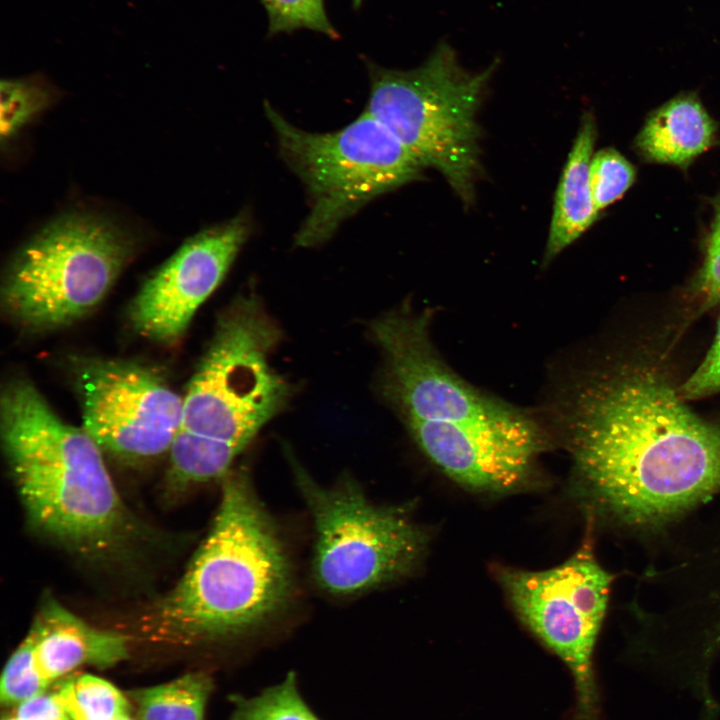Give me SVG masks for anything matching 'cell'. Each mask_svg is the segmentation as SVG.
I'll return each instance as SVG.
<instances>
[{
	"mask_svg": "<svg viewBox=\"0 0 720 720\" xmlns=\"http://www.w3.org/2000/svg\"><path fill=\"white\" fill-rule=\"evenodd\" d=\"M563 384L553 423L594 512L653 532L720 493V424L694 414L656 360H606Z\"/></svg>",
	"mask_w": 720,
	"mask_h": 720,
	"instance_id": "cell-1",
	"label": "cell"
},
{
	"mask_svg": "<svg viewBox=\"0 0 720 720\" xmlns=\"http://www.w3.org/2000/svg\"><path fill=\"white\" fill-rule=\"evenodd\" d=\"M51 684L36 668L28 647L21 642L2 672L1 703L7 708L48 690Z\"/></svg>",
	"mask_w": 720,
	"mask_h": 720,
	"instance_id": "cell-22",
	"label": "cell"
},
{
	"mask_svg": "<svg viewBox=\"0 0 720 720\" xmlns=\"http://www.w3.org/2000/svg\"><path fill=\"white\" fill-rule=\"evenodd\" d=\"M115 720H136V718H133L131 715H128V716L121 717V718H118Z\"/></svg>",
	"mask_w": 720,
	"mask_h": 720,
	"instance_id": "cell-28",
	"label": "cell"
},
{
	"mask_svg": "<svg viewBox=\"0 0 720 720\" xmlns=\"http://www.w3.org/2000/svg\"><path fill=\"white\" fill-rule=\"evenodd\" d=\"M295 578L280 533L244 471L223 478L210 530L149 626L184 641L254 632L289 607Z\"/></svg>",
	"mask_w": 720,
	"mask_h": 720,
	"instance_id": "cell-3",
	"label": "cell"
},
{
	"mask_svg": "<svg viewBox=\"0 0 720 720\" xmlns=\"http://www.w3.org/2000/svg\"><path fill=\"white\" fill-rule=\"evenodd\" d=\"M466 70L452 46L440 41L415 69L368 64L366 112L382 123L424 168L438 170L463 201L474 200L481 174L477 113L497 69Z\"/></svg>",
	"mask_w": 720,
	"mask_h": 720,
	"instance_id": "cell-6",
	"label": "cell"
},
{
	"mask_svg": "<svg viewBox=\"0 0 720 720\" xmlns=\"http://www.w3.org/2000/svg\"><path fill=\"white\" fill-rule=\"evenodd\" d=\"M133 250V237L110 219L64 214L11 261L3 284L5 309L31 330L71 324L104 299Z\"/></svg>",
	"mask_w": 720,
	"mask_h": 720,
	"instance_id": "cell-7",
	"label": "cell"
},
{
	"mask_svg": "<svg viewBox=\"0 0 720 720\" xmlns=\"http://www.w3.org/2000/svg\"><path fill=\"white\" fill-rule=\"evenodd\" d=\"M288 456L313 521L311 571L320 590L334 597L360 595L416 568L427 534L407 510L376 504L351 479L321 485Z\"/></svg>",
	"mask_w": 720,
	"mask_h": 720,
	"instance_id": "cell-9",
	"label": "cell"
},
{
	"mask_svg": "<svg viewBox=\"0 0 720 720\" xmlns=\"http://www.w3.org/2000/svg\"><path fill=\"white\" fill-rule=\"evenodd\" d=\"M596 136L595 119L586 112L556 189L543 266L577 240L599 217L589 179Z\"/></svg>",
	"mask_w": 720,
	"mask_h": 720,
	"instance_id": "cell-14",
	"label": "cell"
},
{
	"mask_svg": "<svg viewBox=\"0 0 720 720\" xmlns=\"http://www.w3.org/2000/svg\"><path fill=\"white\" fill-rule=\"evenodd\" d=\"M720 392V319L713 343L696 370L679 386L684 400Z\"/></svg>",
	"mask_w": 720,
	"mask_h": 720,
	"instance_id": "cell-24",
	"label": "cell"
},
{
	"mask_svg": "<svg viewBox=\"0 0 720 720\" xmlns=\"http://www.w3.org/2000/svg\"><path fill=\"white\" fill-rule=\"evenodd\" d=\"M233 701L232 720H319L302 699L293 672L256 697H234Z\"/></svg>",
	"mask_w": 720,
	"mask_h": 720,
	"instance_id": "cell-19",
	"label": "cell"
},
{
	"mask_svg": "<svg viewBox=\"0 0 720 720\" xmlns=\"http://www.w3.org/2000/svg\"><path fill=\"white\" fill-rule=\"evenodd\" d=\"M212 680L189 673L168 683L129 692L136 720H204Z\"/></svg>",
	"mask_w": 720,
	"mask_h": 720,
	"instance_id": "cell-16",
	"label": "cell"
},
{
	"mask_svg": "<svg viewBox=\"0 0 720 720\" xmlns=\"http://www.w3.org/2000/svg\"><path fill=\"white\" fill-rule=\"evenodd\" d=\"M52 89L40 78L3 79L0 85V133L9 141L44 111Z\"/></svg>",
	"mask_w": 720,
	"mask_h": 720,
	"instance_id": "cell-18",
	"label": "cell"
},
{
	"mask_svg": "<svg viewBox=\"0 0 720 720\" xmlns=\"http://www.w3.org/2000/svg\"><path fill=\"white\" fill-rule=\"evenodd\" d=\"M84 430L101 449L126 460L169 452L183 398L138 364L97 361L79 375Z\"/></svg>",
	"mask_w": 720,
	"mask_h": 720,
	"instance_id": "cell-11",
	"label": "cell"
},
{
	"mask_svg": "<svg viewBox=\"0 0 720 720\" xmlns=\"http://www.w3.org/2000/svg\"><path fill=\"white\" fill-rule=\"evenodd\" d=\"M268 15V34L290 33L305 28L338 39L328 19L324 0H261Z\"/></svg>",
	"mask_w": 720,
	"mask_h": 720,
	"instance_id": "cell-21",
	"label": "cell"
},
{
	"mask_svg": "<svg viewBox=\"0 0 720 720\" xmlns=\"http://www.w3.org/2000/svg\"><path fill=\"white\" fill-rule=\"evenodd\" d=\"M613 578L597 561L590 543L554 568L500 574L520 620L571 672L575 688L571 720H601L593 655Z\"/></svg>",
	"mask_w": 720,
	"mask_h": 720,
	"instance_id": "cell-10",
	"label": "cell"
},
{
	"mask_svg": "<svg viewBox=\"0 0 720 720\" xmlns=\"http://www.w3.org/2000/svg\"><path fill=\"white\" fill-rule=\"evenodd\" d=\"M18 720H72L56 691H45L13 708Z\"/></svg>",
	"mask_w": 720,
	"mask_h": 720,
	"instance_id": "cell-25",
	"label": "cell"
},
{
	"mask_svg": "<svg viewBox=\"0 0 720 720\" xmlns=\"http://www.w3.org/2000/svg\"><path fill=\"white\" fill-rule=\"evenodd\" d=\"M362 2L363 0H352L353 8L358 9L361 6Z\"/></svg>",
	"mask_w": 720,
	"mask_h": 720,
	"instance_id": "cell-27",
	"label": "cell"
},
{
	"mask_svg": "<svg viewBox=\"0 0 720 720\" xmlns=\"http://www.w3.org/2000/svg\"><path fill=\"white\" fill-rule=\"evenodd\" d=\"M633 165L617 150L604 148L593 154L589 179L593 202L600 213L621 198L635 180Z\"/></svg>",
	"mask_w": 720,
	"mask_h": 720,
	"instance_id": "cell-20",
	"label": "cell"
},
{
	"mask_svg": "<svg viewBox=\"0 0 720 720\" xmlns=\"http://www.w3.org/2000/svg\"><path fill=\"white\" fill-rule=\"evenodd\" d=\"M54 690L72 720H115L131 715L132 707L127 697L98 676H67Z\"/></svg>",
	"mask_w": 720,
	"mask_h": 720,
	"instance_id": "cell-17",
	"label": "cell"
},
{
	"mask_svg": "<svg viewBox=\"0 0 720 720\" xmlns=\"http://www.w3.org/2000/svg\"><path fill=\"white\" fill-rule=\"evenodd\" d=\"M249 232L248 216L240 214L185 241L137 293L130 308L134 328L156 341L179 338L223 281Z\"/></svg>",
	"mask_w": 720,
	"mask_h": 720,
	"instance_id": "cell-12",
	"label": "cell"
},
{
	"mask_svg": "<svg viewBox=\"0 0 720 720\" xmlns=\"http://www.w3.org/2000/svg\"><path fill=\"white\" fill-rule=\"evenodd\" d=\"M1 434L19 497L36 528L87 556L120 551L133 520L101 447L84 428L64 422L30 381L19 378L2 393Z\"/></svg>",
	"mask_w": 720,
	"mask_h": 720,
	"instance_id": "cell-4",
	"label": "cell"
},
{
	"mask_svg": "<svg viewBox=\"0 0 720 720\" xmlns=\"http://www.w3.org/2000/svg\"><path fill=\"white\" fill-rule=\"evenodd\" d=\"M714 215L705 257L694 282L699 310L704 312L720 302V194L714 199Z\"/></svg>",
	"mask_w": 720,
	"mask_h": 720,
	"instance_id": "cell-23",
	"label": "cell"
},
{
	"mask_svg": "<svg viewBox=\"0 0 720 720\" xmlns=\"http://www.w3.org/2000/svg\"><path fill=\"white\" fill-rule=\"evenodd\" d=\"M280 331L254 296L238 298L183 398L169 453L168 492L224 478L259 430L285 406L289 386L270 366Z\"/></svg>",
	"mask_w": 720,
	"mask_h": 720,
	"instance_id": "cell-5",
	"label": "cell"
},
{
	"mask_svg": "<svg viewBox=\"0 0 720 720\" xmlns=\"http://www.w3.org/2000/svg\"><path fill=\"white\" fill-rule=\"evenodd\" d=\"M2 720H18L10 711L3 715Z\"/></svg>",
	"mask_w": 720,
	"mask_h": 720,
	"instance_id": "cell-26",
	"label": "cell"
},
{
	"mask_svg": "<svg viewBox=\"0 0 720 720\" xmlns=\"http://www.w3.org/2000/svg\"><path fill=\"white\" fill-rule=\"evenodd\" d=\"M714 120L695 94H681L650 114L636 138L649 161L685 167L713 144Z\"/></svg>",
	"mask_w": 720,
	"mask_h": 720,
	"instance_id": "cell-15",
	"label": "cell"
},
{
	"mask_svg": "<svg viewBox=\"0 0 720 720\" xmlns=\"http://www.w3.org/2000/svg\"><path fill=\"white\" fill-rule=\"evenodd\" d=\"M22 642L50 684L81 666L111 667L128 656L121 635L91 626L53 599L42 604Z\"/></svg>",
	"mask_w": 720,
	"mask_h": 720,
	"instance_id": "cell-13",
	"label": "cell"
},
{
	"mask_svg": "<svg viewBox=\"0 0 720 720\" xmlns=\"http://www.w3.org/2000/svg\"><path fill=\"white\" fill-rule=\"evenodd\" d=\"M430 320L405 308L373 322L385 397L426 458L463 488L503 494L525 486L548 448L547 429L458 375L432 343Z\"/></svg>",
	"mask_w": 720,
	"mask_h": 720,
	"instance_id": "cell-2",
	"label": "cell"
},
{
	"mask_svg": "<svg viewBox=\"0 0 720 720\" xmlns=\"http://www.w3.org/2000/svg\"><path fill=\"white\" fill-rule=\"evenodd\" d=\"M264 107L282 156L311 200L295 237L298 246L326 241L370 200L422 177L424 167L366 111L337 131L311 133L292 125L270 104Z\"/></svg>",
	"mask_w": 720,
	"mask_h": 720,
	"instance_id": "cell-8",
	"label": "cell"
}]
</instances>
